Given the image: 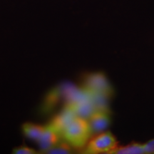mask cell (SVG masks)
Wrapping results in <instances>:
<instances>
[{
  "label": "cell",
  "mask_w": 154,
  "mask_h": 154,
  "mask_svg": "<svg viewBox=\"0 0 154 154\" xmlns=\"http://www.w3.org/2000/svg\"><path fill=\"white\" fill-rule=\"evenodd\" d=\"M144 153H154V139L143 145Z\"/></svg>",
  "instance_id": "11"
},
{
  "label": "cell",
  "mask_w": 154,
  "mask_h": 154,
  "mask_svg": "<svg viewBox=\"0 0 154 154\" xmlns=\"http://www.w3.org/2000/svg\"><path fill=\"white\" fill-rule=\"evenodd\" d=\"M12 153L14 154H36L38 152H36L34 149L26 146H21L14 149Z\"/></svg>",
  "instance_id": "10"
},
{
  "label": "cell",
  "mask_w": 154,
  "mask_h": 154,
  "mask_svg": "<svg viewBox=\"0 0 154 154\" xmlns=\"http://www.w3.org/2000/svg\"><path fill=\"white\" fill-rule=\"evenodd\" d=\"M76 116H77L72 108L67 104L60 113H58L56 116L51 119L49 124L47 125V126L50 129L53 130L54 131L61 135V134L65 128Z\"/></svg>",
  "instance_id": "4"
},
{
  "label": "cell",
  "mask_w": 154,
  "mask_h": 154,
  "mask_svg": "<svg viewBox=\"0 0 154 154\" xmlns=\"http://www.w3.org/2000/svg\"><path fill=\"white\" fill-rule=\"evenodd\" d=\"M45 130L46 126L32 123H25L22 126V131L24 136L35 141H38L39 140Z\"/></svg>",
  "instance_id": "7"
},
{
  "label": "cell",
  "mask_w": 154,
  "mask_h": 154,
  "mask_svg": "<svg viewBox=\"0 0 154 154\" xmlns=\"http://www.w3.org/2000/svg\"><path fill=\"white\" fill-rule=\"evenodd\" d=\"M91 134L88 121L76 116L65 128L61 136L72 147L82 149L85 146Z\"/></svg>",
  "instance_id": "1"
},
{
  "label": "cell",
  "mask_w": 154,
  "mask_h": 154,
  "mask_svg": "<svg viewBox=\"0 0 154 154\" xmlns=\"http://www.w3.org/2000/svg\"><path fill=\"white\" fill-rule=\"evenodd\" d=\"M118 147L117 141L110 132H101L90 139L83 153L89 154L111 153Z\"/></svg>",
  "instance_id": "2"
},
{
  "label": "cell",
  "mask_w": 154,
  "mask_h": 154,
  "mask_svg": "<svg viewBox=\"0 0 154 154\" xmlns=\"http://www.w3.org/2000/svg\"><path fill=\"white\" fill-rule=\"evenodd\" d=\"M60 137L61 135L46 126V130L37 141L41 151H43V153H45L60 141Z\"/></svg>",
  "instance_id": "6"
},
{
  "label": "cell",
  "mask_w": 154,
  "mask_h": 154,
  "mask_svg": "<svg viewBox=\"0 0 154 154\" xmlns=\"http://www.w3.org/2000/svg\"><path fill=\"white\" fill-rule=\"evenodd\" d=\"M91 133L98 134L103 132L110 124V118L108 111H96L92 113L88 121Z\"/></svg>",
  "instance_id": "5"
},
{
  "label": "cell",
  "mask_w": 154,
  "mask_h": 154,
  "mask_svg": "<svg viewBox=\"0 0 154 154\" xmlns=\"http://www.w3.org/2000/svg\"><path fill=\"white\" fill-rule=\"evenodd\" d=\"M72 146L68 142H60L57 143L52 148L45 152V153L51 154H66L72 153Z\"/></svg>",
  "instance_id": "9"
},
{
  "label": "cell",
  "mask_w": 154,
  "mask_h": 154,
  "mask_svg": "<svg viewBox=\"0 0 154 154\" xmlns=\"http://www.w3.org/2000/svg\"><path fill=\"white\" fill-rule=\"evenodd\" d=\"M111 153H119V154H140L144 153L143 145L132 143L129 145L124 147H117Z\"/></svg>",
  "instance_id": "8"
},
{
  "label": "cell",
  "mask_w": 154,
  "mask_h": 154,
  "mask_svg": "<svg viewBox=\"0 0 154 154\" xmlns=\"http://www.w3.org/2000/svg\"><path fill=\"white\" fill-rule=\"evenodd\" d=\"M84 90L90 94L110 96L112 94L110 84L106 78L101 73L89 74L84 82Z\"/></svg>",
  "instance_id": "3"
}]
</instances>
